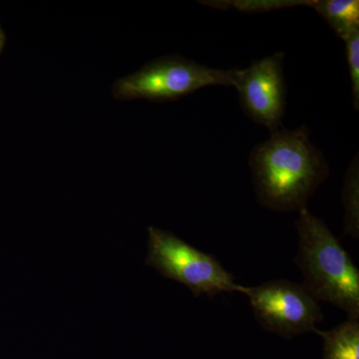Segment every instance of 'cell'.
I'll list each match as a JSON object with an SVG mask.
<instances>
[{
	"mask_svg": "<svg viewBox=\"0 0 359 359\" xmlns=\"http://www.w3.org/2000/svg\"><path fill=\"white\" fill-rule=\"evenodd\" d=\"M262 205L278 212L301 211L330 174L325 156L313 145L306 125L271 133L250 157Z\"/></svg>",
	"mask_w": 359,
	"mask_h": 359,
	"instance_id": "obj_1",
	"label": "cell"
},
{
	"mask_svg": "<svg viewBox=\"0 0 359 359\" xmlns=\"http://www.w3.org/2000/svg\"><path fill=\"white\" fill-rule=\"evenodd\" d=\"M299 250L294 262L304 287L316 302H327L359 320V271L348 252L323 219L308 208L299 211Z\"/></svg>",
	"mask_w": 359,
	"mask_h": 359,
	"instance_id": "obj_2",
	"label": "cell"
},
{
	"mask_svg": "<svg viewBox=\"0 0 359 359\" xmlns=\"http://www.w3.org/2000/svg\"><path fill=\"white\" fill-rule=\"evenodd\" d=\"M240 69H217L189 59H156L113 85L117 100L174 101L208 86L235 87Z\"/></svg>",
	"mask_w": 359,
	"mask_h": 359,
	"instance_id": "obj_3",
	"label": "cell"
},
{
	"mask_svg": "<svg viewBox=\"0 0 359 359\" xmlns=\"http://www.w3.org/2000/svg\"><path fill=\"white\" fill-rule=\"evenodd\" d=\"M148 233L146 266L164 278L185 285L194 297L205 294L214 297L224 292L244 294L245 287L236 283L233 275L212 255L196 249L171 231L151 226Z\"/></svg>",
	"mask_w": 359,
	"mask_h": 359,
	"instance_id": "obj_4",
	"label": "cell"
},
{
	"mask_svg": "<svg viewBox=\"0 0 359 359\" xmlns=\"http://www.w3.org/2000/svg\"><path fill=\"white\" fill-rule=\"evenodd\" d=\"M255 318L268 330L290 339L306 332H318L323 320L318 302L304 289L287 280H269L257 287H245Z\"/></svg>",
	"mask_w": 359,
	"mask_h": 359,
	"instance_id": "obj_5",
	"label": "cell"
},
{
	"mask_svg": "<svg viewBox=\"0 0 359 359\" xmlns=\"http://www.w3.org/2000/svg\"><path fill=\"white\" fill-rule=\"evenodd\" d=\"M283 62V52L254 61L249 67L240 70L235 85L245 114L268 128L271 134L283 129L287 102Z\"/></svg>",
	"mask_w": 359,
	"mask_h": 359,
	"instance_id": "obj_6",
	"label": "cell"
},
{
	"mask_svg": "<svg viewBox=\"0 0 359 359\" xmlns=\"http://www.w3.org/2000/svg\"><path fill=\"white\" fill-rule=\"evenodd\" d=\"M359 320H347L316 334L323 340V359H359Z\"/></svg>",
	"mask_w": 359,
	"mask_h": 359,
	"instance_id": "obj_7",
	"label": "cell"
},
{
	"mask_svg": "<svg viewBox=\"0 0 359 359\" xmlns=\"http://www.w3.org/2000/svg\"><path fill=\"white\" fill-rule=\"evenodd\" d=\"M311 7L342 40L359 30L358 0H313Z\"/></svg>",
	"mask_w": 359,
	"mask_h": 359,
	"instance_id": "obj_8",
	"label": "cell"
},
{
	"mask_svg": "<svg viewBox=\"0 0 359 359\" xmlns=\"http://www.w3.org/2000/svg\"><path fill=\"white\" fill-rule=\"evenodd\" d=\"M342 201L344 207V236L359 238V170L358 157L353 158L344 181Z\"/></svg>",
	"mask_w": 359,
	"mask_h": 359,
	"instance_id": "obj_9",
	"label": "cell"
},
{
	"mask_svg": "<svg viewBox=\"0 0 359 359\" xmlns=\"http://www.w3.org/2000/svg\"><path fill=\"white\" fill-rule=\"evenodd\" d=\"M313 0H231V1H205V6L217 8H233L240 13H262L276 9L287 8L299 6H311Z\"/></svg>",
	"mask_w": 359,
	"mask_h": 359,
	"instance_id": "obj_10",
	"label": "cell"
},
{
	"mask_svg": "<svg viewBox=\"0 0 359 359\" xmlns=\"http://www.w3.org/2000/svg\"><path fill=\"white\" fill-rule=\"evenodd\" d=\"M346 42V60L351 75L353 106L359 109V30L351 33L344 40Z\"/></svg>",
	"mask_w": 359,
	"mask_h": 359,
	"instance_id": "obj_11",
	"label": "cell"
},
{
	"mask_svg": "<svg viewBox=\"0 0 359 359\" xmlns=\"http://www.w3.org/2000/svg\"><path fill=\"white\" fill-rule=\"evenodd\" d=\"M2 45H4V34H2L1 29H0V49H1Z\"/></svg>",
	"mask_w": 359,
	"mask_h": 359,
	"instance_id": "obj_12",
	"label": "cell"
}]
</instances>
